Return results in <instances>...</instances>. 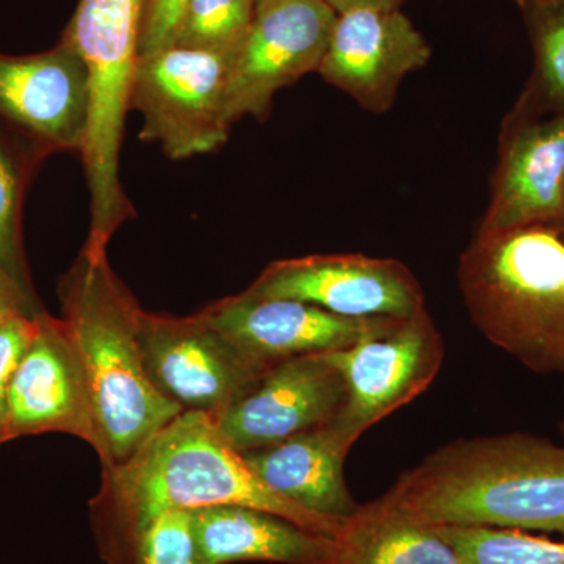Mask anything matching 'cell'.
<instances>
[{"label":"cell","instance_id":"obj_1","mask_svg":"<svg viewBox=\"0 0 564 564\" xmlns=\"http://www.w3.org/2000/svg\"><path fill=\"white\" fill-rule=\"evenodd\" d=\"M256 508L339 538L348 519L313 513L272 491L228 443L212 415L184 411L121 466L104 469L91 524L107 564H132L140 534L172 510Z\"/></svg>","mask_w":564,"mask_h":564},{"label":"cell","instance_id":"obj_2","mask_svg":"<svg viewBox=\"0 0 564 564\" xmlns=\"http://www.w3.org/2000/svg\"><path fill=\"white\" fill-rule=\"evenodd\" d=\"M378 500L419 524L564 536V445L527 433L454 441Z\"/></svg>","mask_w":564,"mask_h":564},{"label":"cell","instance_id":"obj_3","mask_svg":"<svg viewBox=\"0 0 564 564\" xmlns=\"http://www.w3.org/2000/svg\"><path fill=\"white\" fill-rule=\"evenodd\" d=\"M62 318L79 351L90 392L102 469L131 459L184 413L148 378L132 293L111 270L107 251L82 250L58 284Z\"/></svg>","mask_w":564,"mask_h":564},{"label":"cell","instance_id":"obj_4","mask_svg":"<svg viewBox=\"0 0 564 564\" xmlns=\"http://www.w3.org/2000/svg\"><path fill=\"white\" fill-rule=\"evenodd\" d=\"M458 284L489 343L534 373L564 377V237L554 228L475 234Z\"/></svg>","mask_w":564,"mask_h":564},{"label":"cell","instance_id":"obj_5","mask_svg":"<svg viewBox=\"0 0 564 564\" xmlns=\"http://www.w3.org/2000/svg\"><path fill=\"white\" fill-rule=\"evenodd\" d=\"M147 0H80L62 40L80 55L90 79V121L82 150L90 192V232L85 248L107 251L135 209L120 181L126 115L131 110Z\"/></svg>","mask_w":564,"mask_h":564},{"label":"cell","instance_id":"obj_6","mask_svg":"<svg viewBox=\"0 0 564 564\" xmlns=\"http://www.w3.org/2000/svg\"><path fill=\"white\" fill-rule=\"evenodd\" d=\"M234 55L169 46L141 55L131 109L143 117L140 139L173 161L210 154L229 139V69Z\"/></svg>","mask_w":564,"mask_h":564},{"label":"cell","instance_id":"obj_7","mask_svg":"<svg viewBox=\"0 0 564 564\" xmlns=\"http://www.w3.org/2000/svg\"><path fill=\"white\" fill-rule=\"evenodd\" d=\"M347 386V403L334 421L351 445L375 423L417 399L444 361V340L429 311L411 317L372 318L343 350L323 352Z\"/></svg>","mask_w":564,"mask_h":564},{"label":"cell","instance_id":"obj_8","mask_svg":"<svg viewBox=\"0 0 564 564\" xmlns=\"http://www.w3.org/2000/svg\"><path fill=\"white\" fill-rule=\"evenodd\" d=\"M137 334L154 388L182 411L212 415L215 421L272 367L256 361L199 313L172 317L140 310Z\"/></svg>","mask_w":564,"mask_h":564},{"label":"cell","instance_id":"obj_9","mask_svg":"<svg viewBox=\"0 0 564 564\" xmlns=\"http://www.w3.org/2000/svg\"><path fill=\"white\" fill-rule=\"evenodd\" d=\"M337 13L325 0H259L229 69L228 117L265 121L274 95L318 70Z\"/></svg>","mask_w":564,"mask_h":564},{"label":"cell","instance_id":"obj_10","mask_svg":"<svg viewBox=\"0 0 564 564\" xmlns=\"http://www.w3.org/2000/svg\"><path fill=\"white\" fill-rule=\"evenodd\" d=\"M245 292L296 300L345 318H403L426 310L422 285L395 259L314 254L270 263Z\"/></svg>","mask_w":564,"mask_h":564},{"label":"cell","instance_id":"obj_11","mask_svg":"<svg viewBox=\"0 0 564 564\" xmlns=\"http://www.w3.org/2000/svg\"><path fill=\"white\" fill-rule=\"evenodd\" d=\"M564 206V117L516 102L503 122L491 199L477 232L552 226Z\"/></svg>","mask_w":564,"mask_h":564},{"label":"cell","instance_id":"obj_12","mask_svg":"<svg viewBox=\"0 0 564 564\" xmlns=\"http://www.w3.org/2000/svg\"><path fill=\"white\" fill-rule=\"evenodd\" d=\"M432 47L400 9H352L337 13L322 79L347 93L364 110L386 113L408 74L422 69Z\"/></svg>","mask_w":564,"mask_h":564},{"label":"cell","instance_id":"obj_13","mask_svg":"<svg viewBox=\"0 0 564 564\" xmlns=\"http://www.w3.org/2000/svg\"><path fill=\"white\" fill-rule=\"evenodd\" d=\"M347 403V386L326 356L285 359L217 419L239 454L270 447L307 430L328 425Z\"/></svg>","mask_w":564,"mask_h":564},{"label":"cell","instance_id":"obj_14","mask_svg":"<svg viewBox=\"0 0 564 564\" xmlns=\"http://www.w3.org/2000/svg\"><path fill=\"white\" fill-rule=\"evenodd\" d=\"M0 120L47 154L84 150L90 121L87 66L68 43L41 54H0Z\"/></svg>","mask_w":564,"mask_h":564},{"label":"cell","instance_id":"obj_15","mask_svg":"<svg viewBox=\"0 0 564 564\" xmlns=\"http://www.w3.org/2000/svg\"><path fill=\"white\" fill-rule=\"evenodd\" d=\"M63 433L98 447L90 392L79 351L63 318L36 315L9 393L10 441Z\"/></svg>","mask_w":564,"mask_h":564},{"label":"cell","instance_id":"obj_16","mask_svg":"<svg viewBox=\"0 0 564 564\" xmlns=\"http://www.w3.org/2000/svg\"><path fill=\"white\" fill-rule=\"evenodd\" d=\"M199 315L256 361L274 366L299 356L343 350L372 318H345L313 304L248 292L210 304Z\"/></svg>","mask_w":564,"mask_h":564},{"label":"cell","instance_id":"obj_17","mask_svg":"<svg viewBox=\"0 0 564 564\" xmlns=\"http://www.w3.org/2000/svg\"><path fill=\"white\" fill-rule=\"evenodd\" d=\"M350 448L332 422L242 456L259 480L284 499L345 521L361 507L345 484L344 464Z\"/></svg>","mask_w":564,"mask_h":564},{"label":"cell","instance_id":"obj_18","mask_svg":"<svg viewBox=\"0 0 564 564\" xmlns=\"http://www.w3.org/2000/svg\"><path fill=\"white\" fill-rule=\"evenodd\" d=\"M192 511L199 564L336 563L339 552L336 538L304 529L281 516L232 505Z\"/></svg>","mask_w":564,"mask_h":564},{"label":"cell","instance_id":"obj_19","mask_svg":"<svg viewBox=\"0 0 564 564\" xmlns=\"http://www.w3.org/2000/svg\"><path fill=\"white\" fill-rule=\"evenodd\" d=\"M336 540L334 564H463L436 527L411 521L380 500L361 505Z\"/></svg>","mask_w":564,"mask_h":564},{"label":"cell","instance_id":"obj_20","mask_svg":"<svg viewBox=\"0 0 564 564\" xmlns=\"http://www.w3.org/2000/svg\"><path fill=\"white\" fill-rule=\"evenodd\" d=\"M46 155L35 141L0 120V274L33 302L39 299L22 242V199L36 163Z\"/></svg>","mask_w":564,"mask_h":564},{"label":"cell","instance_id":"obj_21","mask_svg":"<svg viewBox=\"0 0 564 564\" xmlns=\"http://www.w3.org/2000/svg\"><path fill=\"white\" fill-rule=\"evenodd\" d=\"M533 50V74L519 101L564 117V2L522 11Z\"/></svg>","mask_w":564,"mask_h":564},{"label":"cell","instance_id":"obj_22","mask_svg":"<svg viewBox=\"0 0 564 564\" xmlns=\"http://www.w3.org/2000/svg\"><path fill=\"white\" fill-rule=\"evenodd\" d=\"M433 527L463 564H564V541L492 527Z\"/></svg>","mask_w":564,"mask_h":564},{"label":"cell","instance_id":"obj_23","mask_svg":"<svg viewBox=\"0 0 564 564\" xmlns=\"http://www.w3.org/2000/svg\"><path fill=\"white\" fill-rule=\"evenodd\" d=\"M256 9L258 0H188L172 46L234 55Z\"/></svg>","mask_w":564,"mask_h":564},{"label":"cell","instance_id":"obj_24","mask_svg":"<svg viewBox=\"0 0 564 564\" xmlns=\"http://www.w3.org/2000/svg\"><path fill=\"white\" fill-rule=\"evenodd\" d=\"M132 564H199L193 511H165L152 519L137 541Z\"/></svg>","mask_w":564,"mask_h":564},{"label":"cell","instance_id":"obj_25","mask_svg":"<svg viewBox=\"0 0 564 564\" xmlns=\"http://www.w3.org/2000/svg\"><path fill=\"white\" fill-rule=\"evenodd\" d=\"M36 332V317L11 314L0 322V445L10 443L9 393L14 370Z\"/></svg>","mask_w":564,"mask_h":564},{"label":"cell","instance_id":"obj_26","mask_svg":"<svg viewBox=\"0 0 564 564\" xmlns=\"http://www.w3.org/2000/svg\"><path fill=\"white\" fill-rule=\"evenodd\" d=\"M188 0H147L140 32V57L172 46Z\"/></svg>","mask_w":564,"mask_h":564},{"label":"cell","instance_id":"obj_27","mask_svg":"<svg viewBox=\"0 0 564 564\" xmlns=\"http://www.w3.org/2000/svg\"><path fill=\"white\" fill-rule=\"evenodd\" d=\"M0 303L7 304L18 313L29 315V317H36V315L44 313L41 303L33 302L2 274H0Z\"/></svg>","mask_w":564,"mask_h":564},{"label":"cell","instance_id":"obj_28","mask_svg":"<svg viewBox=\"0 0 564 564\" xmlns=\"http://www.w3.org/2000/svg\"><path fill=\"white\" fill-rule=\"evenodd\" d=\"M329 7L336 10V13L352 9H362V7H372V9H400L404 0H325Z\"/></svg>","mask_w":564,"mask_h":564},{"label":"cell","instance_id":"obj_29","mask_svg":"<svg viewBox=\"0 0 564 564\" xmlns=\"http://www.w3.org/2000/svg\"><path fill=\"white\" fill-rule=\"evenodd\" d=\"M522 11L532 9V7L545 6V3L564 2V0H514Z\"/></svg>","mask_w":564,"mask_h":564},{"label":"cell","instance_id":"obj_30","mask_svg":"<svg viewBox=\"0 0 564 564\" xmlns=\"http://www.w3.org/2000/svg\"><path fill=\"white\" fill-rule=\"evenodd\" d=\"M11 314H21L18 311L11 310L7 304L0 303V322L6 321L7 317H10Z\"/></svg>","mask_w":564,"mask_h":564},{"label":"cell","instance_id":"obj_31","mask_svg":"<svg viewBox=\"0 0 564 564\" xmlns=\"http://www.w3.org/2000/svg\"><path fill=\"white\" fill-rule=\"evenodd\" d=\"M551 228H554L555 231L560 234V236L564 237V206L562 214H560L558 220H556L554 225L551 226Z\"/></svg>","mask_w":564,"mask_h":564},{"label":"cell","instance_id":"obj_32","mask_svg":"<svg viewBox=\"0 0 564 564\" xmlns=\"http://www.w3.org/2000/svg\"><path fill=\"white\" fill-rule=\"evenodd\" d=\"M563 433H564V425L562 426Z\"/></svg>","mask_w":564,"mask_h":564},{"label":"cell","instance_id":"obj_33","mask_svg":"<svg viewBox=\"0 0 564 564\" xmlns=\"http://www.w3.org/2000/svg\"><path fill=\"white\" fill-rule=\"evenodd\" d=\"M258 2H259V0H258Z\"/></svg>","mask_w":564,"mask_h":564}]
</instances>
